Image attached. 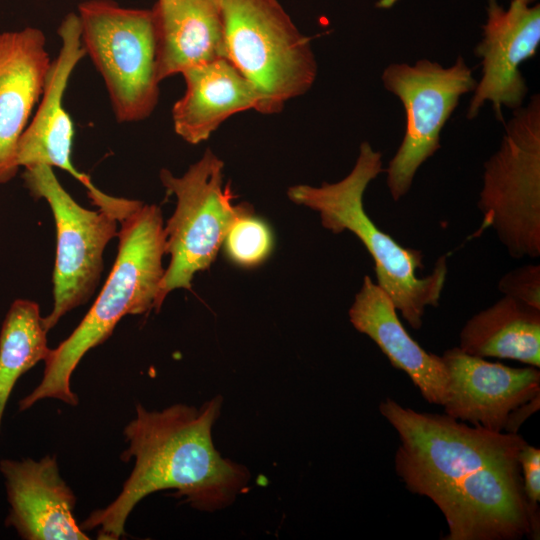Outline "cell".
<instances>
[{
	"label": "cell",
	"instance_id": "6da1fadb",
	"mask_svg": "<svg viewBox=\"0 0 540 540\" xmlns=\"http://www.w3.org/2000/svg\"><path fill=\"white\" fill-rule=\"evenodd\" d=\"M382 416L399 437L395 470L445 517L446 540L539 539L526 501L518 433L494 432L447 414L417 412L387 398Z\"/></svg>",
	"mask_w": 540,
	"mask_h": 540
},
{
	"label": "cell",
	"instance_id": "7a4b0ae2",
	"mask_svg": "<svg viewBox=\"0 0 540 540\" xmlns=\"http://www.w3.org/2000/svg\"><path fill=\"white\" fill-rule=\"evenodd\" d=\"M222 405L221 395L200 407L175 404L148 411L138 404L135 419L124 429L129 446L121 455L123 461L133 457L134 468L118 497L92 512L81 529H96L100 540H117L137 503L166 489L176 490L175 496L203 512L232 505L247 488L250 472L224 458L213 443L212 429Z\"/></svg>",
	"mask_w": 540,
	"mask_h": 540
},
{
	"label": "cell",
	"instance_id": "3957f363",
	"mask_svg": "<svg viewBox=\"0 0 540 540\" xmlns=\"http://www.w3.org/2000/svg\"><path fill=\"white\" fill-rule=\"evenodd\" d=\"M119 223L118 253L109 277L80 324L67 339L50 350L43 378L19 402L21 411L45 398L77 405L78 397L70 388V378L82 357L107 340L125 315L144 314L155 309L165 272L161 209L139 202Z\"/></svg>",
	"mask_w": 540,
	"mask_h": 540
},
{
	"label": "cell",
	"instance_id": "277c9868",
	"mask_svg": "<svg viewBox=\"0 0 540 540\" xmlns=\"http://www.w3.org/2000/svg\"><path fill=\"white\" fill-rule=\"evenodd\" d=\"M383 171L381 153L364 141L354 167L342 180L323 182L319 187L295 185L287 190V196L316 211L325 229L354 234L373 258L377 285L408 324L420 329L426 308L439 305L448 274L447 260L441 256L430 274L417 276L424 267L422 252L399 244L370 219L364 209V193Z\"/></svg>",
	"mask_w": 540,
	"mask_h": 540
},
{
	"label": "cell",
	"instance_id": "5b68a950",
	"mask_svg": "<svg viewBox=\"0 0 540 540\" xmlns=\"http://www.w3.org/2000/svg\"><path fill=\"white\" fill-rule=\"evenodd\" d=\"M226 58L253 85L262 114L280 112L315 82L317 63L277 0H220Z\"/></svg>",
	"mask_w": 540,
	"mask_h": 540
},
{
	"label": "cell",
	"instance_id": "8992f818",
	"mask_svg": "<svg viewBox=\"0 0 540 540\" xmlns=\"http://www.w3.org/2000/svg\"><path fill=\"white\" fill-rule=\"evenodd\" d=\"M160 180L177 204L164 226L170 262L159 286L156 311L171 291L191 289L194 275L215 261L235 219L253 210L249 204L233 203L231 186L224 184V162L210 149L180 177L162 169Z\"/></svg>",
	"mask_w": 540,
	"mask_h": 540
},
{
	"label": "cell",
	"instance_id": "52a82bcc",
	"mask_svg": "<svg viewBox=\"0 0 540 540\" xmlns=\"http://www.w3.org/2000/svg\"><path fill=\"white\" fill-rule=\"evenodd\" d=\"M478 208L514 258L540 255V98L515 109L485 162Z\"/></svg>",
	"mask_w": 540,
	"mask_h": 540
},
{
	"label": "cell",
	"instance_id": "ba28073f",
	"mask_svg": "<svg viewBox=\"0 0 540 540\" xmlns=\"http://www.w3.org/2000/svg\"><path fill=\"white\" fill-rule=\"evenodd\" d=\"M82 45L101 74L118 122L149 117L159 99L152 10L88 0L78 6Z\"/></svg>",
	"mask_w": 540,
	"mask_h": 540
},
{
	"label": "cell",
	"instance_id": "9c48e42d",
	"mask_svg": "<svg viewBox=\"0 0 540 540\" xmlns=\"http://www.w3.org/2000/svg\"><path fill=\"white\" fill-rule=\"evenodd\" d=\"M382 82L401 100L406 115L403 141L384 170L390 195L398 201L409 192L420 166L441 147L442 128L460 97L477 83L461 56L450 67L428 59L393 63L384 69Z\"/></svg>",
	"mask_w": 540,
	"mask_h": 540
},
{
	"label": "cell",
	"instance_id": "30bf717a",
	"mask_svg": "<svg viewBox=\"0 0 540 540\" xmlns=\"http://www.w3.org/2000/svg\"><path fill=\"white\" fill-rule=\"evenodd\" d=\"M23 178L35 198L47 201L55 219L54 304L43 318L49 331L67 312L87 302L94 293L103 270L104 250L118 236L119 221L101 209L94 211L80 206L49 166L25 168Z\"/></svg>",
	"mask_w": 540,
	"mask_h": 540
},
{
	"label": "cell",
	"instance_id": "8fae6325",
	"mask_svg": "<svg viewBox=\"0 0 540 540\" xmlns=\"http://www.w3.org/2000/svg\"><path fill=\"white\" fill-rule=\"evenodd\" d=\"M540 44V6L512 0L503 9L497 0H488L483 38L475 48L482 60V78L476 84L467 118H475L486 102L496 117L502 108L521 107L528 87L520 72L521 64L536 54Z\"/></svg>",
	"mask_w": 540,
	"mask_h": 540
},
{
	"label": "cell",
	"instance_id": "7c38bea8",
	"mask_svg": "<svg viewBox=\"0 0 540 540\" xmlns=\"http://www.w3.org/2000/svg\"><path fill=\"white\" fill-rule=\"evenodd\" d=\"M448 374L445 414L474 426L504 432L510 414L540 396V371L514 368L468 354L459 347L441 356Z\"/></svg>",
	"mask_w": 540,
	"mask_h": 540
},
{
	"label": "cell",
	"instance_id": "4fadbf2b",
	"mask_svg": "<svg viewBox=\"0 0 540 540\" xmlns=\"http://www.w3.org/2000/svg\"><path fill=\"white\" fill-rule=\"evenodd\" d=\"M58 35L61 47L51 62L36 114L19 139L17 162L19 167L24 168L36 165L60 168L82 183L89 198L93 199L101 190L72 164L74 128L63 106V96L70 76L86 55L78 14L69 13L65 16L58 28Z\"/></svg>",
	"mask_w": 540,
	"mask_h": 540
},
{
	"label": "cell",
	"instance_id": "5bb4252c",
	"mask_svg": "<svg viewBox=\"0 0 540 540\" xmlns=\"http://www.w3.org/2000/svg\"><path fill=\"white\" fill-rule=\"evenodd\" d=\"M11 506L6 524L27 540H88L73 516L76 497L61 478L55 456L3 460Z\"/></svg>",
	"mask_w": 540,
	"mask_h": 540
},
{
	"label": "cell",
	"instance_id": "9a60e30c",
	"mask_svg": "<svg viewBox=\"0 0 540 540\" xmlns=\"http://www.w3.org/2000/svg\"><path fill=\"white\" fill-rule=\"evenodd\" d=\"M51 62L40 29L0 34V183L10 181L19 169V139L43 93Z\"/></svg>",
	"mask_w": 540,
	"mask_h": 540
},
{
	"label": "cell",
	"instance_id": "2e32d148",
	"mask_svg": "<svg viewBox=\"0 0 540 540\" xmlns=\"http://www.w3.org/2000/svg\"><path fill=\"white\" fill-rule=\"evenodd\" d=\"M354 328L367 335L388 358L391 365L404 371L431 404L443 405L448 374L441 358L424 350L406 331L397 310L370 276H365L349 309Z\"/></svg>",
	"mask_w": 540,
	"mask_h": 540
},
{
	"label": "cell",
	"instance_id": "e0dca14e",
	"mask_svg": "<svg viewBox=\"0 0 540 540\" xmlns=\"http://www.w3.org/2000/svg\"><path fill=\"white\" fill-rule=\"evenodd\" d=\"M151 10L159 82L226 58L220 0H157Z\"/></svg>",
	"mask_w": 540,
	"mask_h": 540
},
{
	"label": "cell",
	"instance_id": "ac0fdd59",
	"mask_svg": "<svg viewBox=\"0 0 540 540\" xmlns=\"http://www.w3.org/2000/svg\"><path fill=\"white\" fill-rule=\"evenodd\" d=\"M182 75L186 90L173 105L172 120L176 134L190 144L207 140L232 115L260 107L256 89L227 58Z\"/></svg>",
	"mask_w": 540,
	"mask_h": 540
},
{
	"label": "cell",
	"instance_id": "d6986e66",
	"mask_svg": "<svg viewBox=\"0 0 540 540\" xmlns=\"http://www.w3.org/2000/svg\"><path fill=\"white\" fill-rule=\"evenodd\" d=\"M459 348L486 358L540 367V309L504 295L463 326Z\"/></svg>",
	"mask_w": 540,
	"mask_h": 540
},
{
	"label": "cell",
	"instance_id": "ffe728a7",
	"mask_svg": "<svg viewBox=\"0 0 540 540\" xmlns=\"http://www.w3.org/2000/svg\"><path fill=\"white\" fill-rule=\"evenodd\" d=\"M39 305L17 299L0 332V427L6 403L18 378L50 353Z\"/></svg>",
	"mask_w": 540,
	"mask_h": 540
},
{
	"label": "cell",
	"instance_id": "44dd1931",
	"mask_svg": "<svg viewBox=\"0 0 540 540\" xmlns=\"http://www.w3.org/2000/svg\"><path fill=\"white\" fill-rule=\"evenodd\" d=\"M253 212L254 210L237 217L223 242L229 260L247 268L264 262L273 248V236L269 226Z\"/></svg>",
	"mask_w": 540,
	"mask_h": 540
},
{
	"label": "cell",
	"instance_id": "7402d4cb",
	"mask_svg": "<svg viewBox=\"0 0 540 540\" xmlns=\"http://www.w3.org/2000/svg\"><path fill=\"white\" fill-rule=\"evenodd\" d=\"M498 289L529 306L540 309V266L529 264L507 272L498 282Z\"/></svg>",
	"mask_w": 540,
	"mask_h": 540
},
{
	"label": "cell",
	"instance_id": "603a6c76",
	"mask_svg": "<svg viewBox=\"0 0 540 540\" xmlns=\"http://www.w3.org/2000/svg\"><path fill=\"white\" fill-rule=\"evenodd\" d=\"M518 461L530 514L535 527L540 530V449L526 443L519 452Z\"/></svg>",
	"mask_w": 540,
	"mask_h": 540
},
{
	"label": "cell",
	"instance_id": "cb8c5ba5",
	"mask_svg": "<svg viewBox=\"0 0 540 540\" xmlns=\"http://www.w3.org/2000/svg\"><path fill=\"white\" fill-rule=\"evenodd\" d=\"M540 396L515 409L509 416L504 432L518 433L521 424L539 409Z\"/></svg>",
	"mask_w": 540,
	"mask_h": 540
},
{
	"label": "cell",
	"instance_id": "d4e9b609",
	"mask_svg": "<svg viewBox=\"0 0 540 540\" xmlns=\"http://www.w3.org/2000/svg\"><path fill=\"white\" fill-rule=\"evenodd\" d=\"M398 0H380L378 3H377V6L378 7H382V8H387V7H391L393 4H395ZM519 1H522L526 4H529L531 2H533L534 0H519Z\"/></svg>",
	"mask_w": 540,
	"mask_h": 540
}]
</instances>
